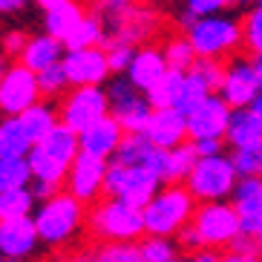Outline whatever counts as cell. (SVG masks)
Masks as SVG:
<instances>
[{"label":"cell","instance_id":"cell-1","mask_svg":"<svg viewBox=\"0 0 262 262\" xmlns=\"http://www.w3.org/2000/svg\"><path fill=\"white\" fill-rule=\"evenodd\" d=\"M32 219H35V228H38L40 245L61 248L81 233V228L86 222V208L70 190H55L52 196L38 202Z\"/></svg>","mask_w":262,"mask_h":262},{"label":"cell","instance_id":"cell-2","mask_svg":"<svg viewBox=\"0 0 262 262\" xmlns=\"http://www.w3.org/2000/svg\"><path fill=\"white\" fill-rule=\"evenodd\" d=\"M141 213H144V233L176 236L196 213V199L179 182V185L159 187V193L141 208Z\"/></svg>","mask_w":262,"mask_h":262},{"label":"cell","instance_id":"cell-3","mask_svg":"<svg viewBox=\"0 0 262 262\" xmlns=\"http://www.w3.org/2000/svg\"><path fill=\"white\" fill-rule=\"evenodd\" d=\"M90 233L101 242H136L144 233V213L127 202L107 196L93 202V210L86 213Z\"/></svg>","mask_w":262,"mask_h":262},{"label":"cell","instance_id":"cell-4","mask_svg":"<svg viewBox=\"0 0 262 262\" xmlns=\"http://www.w3.org/2000/svg\"><path fill=\"white\" fill-rule=\"evenodd\" d=\"M239 182V173L233 167L231 156L213 153V156H199L193 170L187 173L185 187L193 193L196 202H219L228 199Z\"/></svg>","mask_w":262,"mask_h":262},{"label":"cell","instance_id":"cell-5","mask_svg":"<svg viewBox=\"0 0 262 262\" xmlns=\"http://www.w3.org/2000/svg\"><path fill=\"white\" fill-rule=\"evenodd\" d=\"M185 35L190 38L196 55L202 58H225L239 49L242 43V24L236 17L225 15H205L196 17L190 26H185Z\"/></svg>","mask_w":262,"mask_h":262},{"label":"cell","instance_id":"cell-6","mask_svg":"<svg viewBox=\"0 0 262 262\" xmlns=\"http://www.w3.org/2000/svg\"><path fill=\"white\" fill-rule=\"evenodd\" d=\"M164 182L144 164H121L110 162L107 179H104V196H116L133 208H144L153 199Z\"/></svg>","mask_w":262,"mask_h":262},{"label":"cell","instance_id":"cell-7","mask_svg":"<svg viewBox=\"0 0 262 262\" xmlns=\"http://www.w3.org/2000/svg\"><path fill=\"white\" fill-rule=\"evenodd\" d=\"M104 90L110 98V116L127 133H144V124L150 121V113H153V104L147 101V95L127 75H113Z\"/></svg>","mask_w":262,"mask_h":262},{"label":"cell","instance_id":"cell-8","mask_svg":"<svg viewBox=\"0 0 262 262\" xmlns=\"http://www.w3.org/2000/svg\"><path fill=\"white\" fill-rule=\"evenodd\" d=\"M196 231L205 239V248H231L233 239L242 233V222L233 208V202H199V208L190 219Z\"/></svg>","mask_w":262,"mask_h":262},{"label":"cell","instance_id":"cell-9","mask_svg":"<svg viewBox=\"0 0 262 262\" xmlns=\"http://www.w3.org/2000/svg\"><path fill=\"white\" fill-rule=\"evenodd\" d=\"M58 116L67 127L75 133L86 130L98 118L110 116V98L104 84H86V86H72L70 93H63V101L58 107Z\"/></svg>","mask_w":262,"mask_h":262},{"label":"cell","instance_id":"cell-10","mask_svg":"<svg viewBox=\"0 0 262 262\" xmlns=\"http://www.w3.org/2000/svg\"><path fill=\"white\" fill-rule=\"evenodd\" d=\"M35 101H40L38 72L29 70L26 63H9L6 72L0 75V113L3 116H20Z\"/></svg>","mask_w":262,"mask_h":262},{"label":"cell","instance_id":"cell-11","mask_svg":"<svg viewBox=\"0 0 262 262\" xmlns=\"http://www.w3.org/2000/svg\"><path fill=\"white\" fill-rule=\"evenodd\" d=\"M107 167L110 159H101V156L93 153H81L75 156V162L70 164V173H67V190L81 199L84 205H93V202L101 199L104 193V179H107Z\"/></svg>","mask_w":262,"mask_h":262},{"label":"cell","instance_id":"cell-12","mask_svg":"<svg viewBox=\"0 0 262 262\" xmlns=\"http://www.w3.org/2000/svg\"><path fill=\"white\" fill-rule=\"evenodd\" d=\"M231 113L233 107L222 95L210 93L202 104H196L187 113V139H225Z\"/></svg>","mask_w":262,"mask_h":262},{"label":"cell","instance_id":"cell-13","mask_svg":"<svg viewBox=\"0 0 262 262\" xmlns=\"http://www.w3.org/2000/svg\"><path fill=\"white\" fill-rule=\"evenodd\" d=\"M40 245L32 216H0V254L9 262H26Z\"/></svg>","mask_w":262,"mask_h":262},{"label":"cell","instance_id":"cell-14","mask_svg":"<svg viewBox=\"0 0 262 262\" xmlns=\"http://www.w3.org/2000/svg\"><path fill=\"white\" fill-rule=\"evenodd\" d=\"M63 70H67V78H70V86L107 84L110 75H113L104 47L67 49L63 52Z\"/></svg>","mask_w":262,"mask_h":262},{"label":"cell","instance_id":"cell-15","mask_svg":"<svg viewBox=\"0 0 262 262\" xmlns=\"http://www.w3.org/2000/svg\"><path fill=\"white\" fill-rule=\"evenodd\" d=\"M231 202L239 213L242 231L251 233L262 254V173L256 176H242L231 193Z\"/></svg>","mask_w":262,"mask_h":262},{"label":"cell","instance_id":"cell-16","mask_svg":"<svg viewBox=\"0 0 262 262\" xmlns=\"http://www.w3.org/2000/svg\"><path fill=\"white\" fill-rule=\"evenodd\" d=\"M219 95H222L233 110L251 107L254 98L259 95V81H256L254 61H248V58H233V61L225 67V78H222V86H219Z\"/></svg>","mask_w":262,"mask_h":262},{"label":"cell","instance_id":"cell-17","mask_svg":"<svg viewBox=\"0 0 262 262\" xmlns=\"http://www.w3.org/2000/svg\"><path fill=\"white\" fill-rule=\"evenodd\" d=\"M113 35L110 38L127 40L133 47H141L159 32V15L153 9H141V6H127V9H116V17H113Z\"/></svg>","mask_w":262,"mask_h":262},{"label":"cell","instance_id":"cell-18","mask_svg":"<svg viewBox=\"0 0 262 262\" xmlns=\"http://www.w3.org/2000/svg\"><path fill=\"white\" fill-rule=\"evenodd\" d=\"M144 136L159 147H179L187 141V116L179 107H153Z\"/></svg>","mask_w":262,"mask_h":262},{"label":"cell","instance_id":"cell-19","mask_svg":"<svg viewBox=\"0 0 262 262\" xmlns=\"http://www.w3.org/2000/svg\"><path fill=\"white\" fill-rule=\"evenodd\" d=\"M124 136H127V130H124L113 116L98 118V121L90 124L86 130L78 133L81 150H84V153H93V156H101V159H113Z\"/></svg>","mask_w":262,"mask_h":262},{"label":"cell","instance_id":"cell-20","mask_svg":"<svg viewBox=\"0 0 262 262\" xmlns=\"http://www.w3.org/2000/svg\"><path fill=\"white\" fill-rule=\"evenodd\" d=\"M167 70L170 67H167V61H164L162 49L150 47V43H141V47L136 49V55H133V61H130V67H127L124 75L130 78L141 93H147V90H150V86H153Z\"/></svg>","mask_w":262,"mask_h":262},{"label":"cell","instance_id":"cell-21","mask_svg":"<svg viewBox=\"0 0 262 262\" xmlns=\"http://www.w3.org/2000/svg\"><path fill=\"white\" fill-rule=\"evenodd\" d=\"M63 52H67L63 40L49 35V32H43V35H35V38L26 40L24 52L17 55V58H20V63H26L29 70L40 72V70H47V67H52V63H61Z\"/></svg>","mask_w":262,"mask_h":262},{"label":"cell","instance_id":"cell-22","mask_svg":"<svg viewBox=\"0 0 262 262\" xmlns=\"http://www.w3.org/2000/svg\"><path fill=\"white\" fill-rule=\"evenodd\" d=\"M225 141L231 147H259L262 144V124L251 113V107H236L231 113Z\"/></svg>","mask_w":262,"mask_h":262},{"label":"cell","instance_id":"cell-23","mask_svg":"<svg viewBox=\"0 0 262 262\" xmlns=\"http://www.w3.org/2000/svg\"><path fill=\"white\" fill-rule=\"evenodd\" d=\"M38 147L47 156H52L55 162H61V164L70 167V164L75 162V156L81 153V139H78V133L72 130V127H67V124L61 121L49 136H43V139L38 141Z\"/></svg>","mask_w":262,"mask_h":262},{"label":"cell","instance_id":"cell-24","mask_svg":"<svg viewBox=\"0 0 262 262\" xmlns=\"http://www.w3.org/2000/svg\"><path fill=\"white\" fill-rule=\"evenodd\" d=\"M32 147H35V141H32V136L26 133L20 116H6L0 121V156L26 159Z\"/></svg>","mask_w":262,"mask_h":262},{"label":"cell","instance_id":"cell-25","mask_svg":"<svg viewBox=\"0 0 262 262\" xmlns=\"http://www.w3.org/2000/svg\"><path fill=\"white\" fill-rule=\"evenodd\" d=\"M84 15L86 12L81 9V3H75V0H67V3H58V6H52V9H43V32H49V35L63 40L78 26V20Z\"/></svg>","mask_w":262,"mask_h":262},{"label":"cell","instance_id":"cell-26","mask_svg":"<svg viewBox=\"0 0 262 262\" xmlns=\"http://www.w3.org/2000/svg\"><path fill=\"white\" fill-rule=\"evenodd\" d=\"M20 121H24L26 133L32 136V141L38 144L43 136H49V133L61 124V116H58V110H55L52 104H47V101H35L29 110L20 113Z\"/></svg>","mask_w":262,"mask_h":262},{"label":"cell","instance_id":"cell-27","mask_svg":"<svg viewBox=\"0 0 262 262\" xmlns=\"http://www.w3.org/2000/svg\"><path fill=\"white\" fill-rule=\"evenodd\" d=\"M107 43V32H104V20L101 15H84L78 20V26L63 38L67 49H86V47H104Z\"/></svg>","mask_w":262,"mask_h":262},{"label":"cell","instance_id":"cell-28","mask_svg":"<svg viewBox=\"0 0 262 262\" xmlns=\"http://www.w3.org/2000/svg\"><path fill=\"white\" fill-rule=\"evenodd\" d=\"M185 75H187V70H167L144 93L147 101H150L153 107H176L179 95H182V86H185Z\"/></svg>","mask_w":262,"mask_h":262},{"label":"cell","instance_id":"cell-29","mask_svg":"<svg viewBox=\"0 0 262 262\" xmlns=\"http://www.w3.org/2000/svg\"><path fill=\"white\" fill-rule=\"evenodd\" d=\"M26 159H29V167H32V182H47V185H55V187H61L67 182L70 167L61 162H55L52 156H47L38 144L29 150Z\"/></svg>","mask_w":262,"mask_h":262},{"label":"cell","instance_id":"cell-30","mask_svg":"<svg viewBox=\"0 0 262 262\" xmlns=\"http://www.w3.org/2000/svg\"><path fill=\"white\" fill-rule=\"evenodd\" d=\"M32 185V167L29 159H15V156H0V193L17 190V187Z\"/></svg>","mask_w":262,"mask_h":262},{"label":"cell","instance_id":"cell-31","mask_svg":"<svg viewBox=\"0 0 262 262\" xmlns=\"http://www.w3.org/2000/svg\"><path fill=\"white\" fill-rule=\"evenodd\" d=\"M179 242L176 236H159V233H147L139 242V254L144 262H170L173 256H179Z\"/></svg>","mask_w":262,"mask_h":262},{"label":"cell","instance_id":"cell-32","mask_svg":"<svg viewBox=\"0 0 262 262\" xmlns=\"http://www.w3.org/2000/svg\"><path fill=\"white\" fill-rule=\"evenodd\" d=\"M162 52H164V61H167L170 70H190L193 61L199 58L187 35H176V38H167V40H164V47H162Z\"/></svg>","mask_w":262,"mask_h":262},{"label":"cell","instance_id":"cell-33","mask_svg":"<svg viewBox=\"0 0 262 262\" xmlns=\"http://www.w3.org/2000/svg\"><path fill=\"white\" fill-rule=\"evenodd\" d=\"M35 208H38V199H35L32 187L0 193V216H32Z\"/></svg>","mask_w":262,"mask_h":262},{"label":"cell","instance_id":"cell-34","mask_svg":"<svg viewBox=\"0 0 262 262\" xmlns=\"http://www.w3.org/2000/svg\"><path fill=\"white\" fill-rule=\"evenodd\" d=\"M196 150H193L190 141H185V144L179 147H170V179L167 185H179V182H185L187 173L193 170V164H196Z\"/></svg>","mask_w":262,"mask_h":262},{"label":"cell","instance_id":"cell-35","mask_svg":"<svg viewBox=\"0 0 262 262\" xmlns=\"http://www.w3.org/2000/svg\"><path fill=\"white\" fill-rule=\"evenodd\" d=\"M190 75H196L202 81V84L208 86L210 93H219V86H222V78H225V67H222V58H196L193 61Z\"/></svg>","mask_w":262,"mask_h":262},{"label":"cell","instance_id":"cell-36","mask_svg":"<svg viewBox=\"0 0 262 262\" xmlns=\"http://www.w3.org/2000/svg\"><path fill=\"white\" fill-rule=\"evenodd\" d=\"M38 84H40V95H47V98H58V95L67 93L70 78H67V70H63V61L52 63V67H47V70H40L38 72Z\"/></svg>","mask_w":262,"mask_h":262},{"label":"cell","instance_id":"cell-37","mask_svg":"<svg viewBox=\"0 0 262 262\" xmlns=\"http://www.w3.org/2000/svg\"><path fill=\"white\" fill-rule=\"evenodd\" d=\"M136 49H139V47H133V43H127V40H118V38H110V35H107L104 52H107V61H110L113 75H124V72H127L133 55H136Z\"/></svg>","mask_w":262,"mask_h":262},{"label":"cell","instance_id":"cell-38","mask_svg":"<svg viewBox=\"0 0 262 262\" xmlns=\"http://www.w3.org/2000/svg\"><path fill=\"white\" fill-rule=\"evenodd\" d=\"M242 43L254 58L262 55V9L254 6L242 20Z\"/></svg>","mask_w":262,"mask_h":262},{"label":"cell","instance_id":"cell-39","mask_svg":"<svg viewBox=\"0 0 262 262\" xmlns=\"http://www.w3.org/2000/svg\"><path fill=\"white\" fill-rule=\"evenodd\" d=\"M95 256H98V262H141L136 242H104L95 251Z\"/></svg>","mask_w":262,"mask_h":262},{"label":"cell","instance_id":"cell-40","mask_svg":"<svg viewBox=\"0 0 262 262\" xmlns=\"http://www.w3.org/2000/svg\"><path fill=\"white\" fill-rule=\"evenodd\" d=\"M231 6V0H185V12H182V26H190L196 17L205 15H219Z\"/></svg>","mask_w":262,"mask_h":262},{"label":"cell","instance_id":"cell-41","mask_svg":"<svg viewBox=\"0 0 262 262\" xmlns=\"http://www.w3.org/2000/svg\"><path fill=\"white\" fill-rule=\"evenodd\" d=\"M208 95H210L208 86L202 84L196 75H190V72H187V75H185V86H182V95H179V104H176V107L187 116V113H190L196 104H202V101L208 98Z\"/></svg>","mask_w":262,"mask_h":262},{"label":"cell","instance_id":"cell-42","mask_svg":"<svg viewBox=\"0 0 262 262\" xmlns=\"http://www.w3.org/2000/svg\"><path fill=\"white\" fill-rule=\"evenodd\" d=\"M231 162H233V167H236L239 179H242V176H256V173H262L259 147H233Z\"/></svg>","mask_w":262,"mask_h":262},{"label":"cell","instance_id":"cell-43","mask_svg":"<svg viewBox=\"0 0 262 262\" xmlns=\"http://www.w3.org/2000/svg\"><path fill=\"white\" fill-rule=\"evenodd\" d=\"M176 242H179V248H182L185 254H196V251L205 248V239H202V233L196 231V225L193 222H187L185 228L176 233Z\"/></svg>","mask_w":262,"mask_h":262},{"label":"cell","instance_id":"cell-44","mask_svg":"<svg viewBox=\"0 0 262 262\" xmlns=\"http://www.w3.org/2000/svg\"><path fill=\"white\" fill-rule=\"evenodd\" d=\"M26 35L20 29H9V32H3V38H0V49L6 55H20L24 52V47H26Z\"/></svg>","mask_w":262,"mask_h":262},{"label":"cell","instance_id":"cell-45","mask_svg":"<svg viewBox=\"0 0 262 262\" xmlns=\"http://www.w3.org/2000/svg\"><path fill=\"white\" fill-rule=\"evenodd\" d=\"M196 156H213V153H222V144L225 139H190Z\"/></svg>","mask_w":262,"mask_h":262},{"label":"cell","instance_id":"cell-46","mask_svg":"<svg viewBox=\"0 0 262 262\" xmlns=\"http://www.w3.org/2000/svg\"><path fill=\"white\" fill-rule=\"evenodd\" d=\"M29 6V0H0V15H17V12H24Z\"/></svg>","mask_w":262,"mask_h":262},{"label":"cell","instance_id":"cell-47","mask_svg":"<svg viewBox=\"0 0 262 262\" xmlns=\"http://www.w3.org/2000/svg\"><path fill=\"white\" fill-rule=\"evenodd\" d=\"M32 193H35V199H47V196H52V193L55 190H58V187H55V185H47V182H32Z\"/></svg>","mask_w":262,"mask_h":262},{"label":"cell","instance_id":"cell-48","mask_svg":"<svg viewBox=\"0 0 262 262\" xmlns=\"http://www.w3.org/2000/svg\"><path fill=\"white\" fill-rule=\"evenodd\" d=\"M222 262H259V254H242V251H231L225 254Z\"/></svg>","mask_w":262,"mask_h":262},{"label":"cell","instance_id":"cell-49","mask_svg":"<svg viewBox=\"0 0 262 262\" xmlns=\"http://www.w3.org/2000/svg\"><path fill=\"white\" fill-rule=\"evenodd\" d=\"M95 3H98V6H107V9H113V12H116V9H127V6H133L136 0H95Z\"/></svg>","mask_w":262,"mask_h":262},{"label":"cell","instance_id":"cell-50","mask_svg":"<svg viewBox=\"0 0 262 262\" xmlns=\"http://www.w3.org/2000/svg\"><path fill=\"white\" fill-rule=\"evenodd\" d=\"M61 262H98V256H95V254H75V256L61 259Z\"/></svg>","mask_w":262,"mask_h":262},{"label":"cell","instance_id":"cell-51","mask_svg":"<svg viewBox=\"0 0 262 262\" xmlns=\"http://www.w3.org/2000/svg\"><path fill=\"white\" fill-rule=\"evenodd\" d=\"M251 113H254V116L259 118V124H262V93L254 98V104H251Z\"/></svg>","mask_w":262,"mask_h":262},{"label":"cell","instance_id":"cell-52","mask_svg":"<svg viewBox=\"0 0 262 262\" xmlns=\"http://www.w3.org/2000/svg\"><path fill=\"white\" fill-rule=\"evenodd\" d=\"M254 70H256V81H259V93H262V55L254 58Z\"/></svg>","mask_w":262,"mask_h":262},{"label":"cell","instance_id":"cell-53","mask_svg":"<svg viewBox=\"0 0 262 262\" xmlns=\"http://www.w3.org/2000/svg\"><path fill=\"white\" fill-rule=\"evenodd\" d=\"M40 9H52V6H58V3H67V0H35Z\"/></svg>","mask_w":262,"mask_h":262},{"label":"cell","instance_id":"cell-54","mask_svg":"<svg viewBox=\"0 0 262 262\" xmlns=\"http://www.w3.org/2000/svg\"><path fill=\"white\" fill-rule=\"evenodd\" d=\"M6 67H9V55L3 52V49H0V75L6 72Z\"/></svg>","mask_w":262,"mask_h":262},{"label":"cell","instance_id":"cell-55","mask_svg":"<svg viewBox=\"0 0 262 262\" xmlns=\"http://www.w3.org/2000/svg\"><path fill=\"white\" fill-rule=\"evenodd\" d=\"M248 3H256V0H231V6H248Z\"/></svg>","mask_w":262,"mask_h":262},{"label":"cell","instance_id":"cell-56","mask_svg":"<svg viewBox=\"0 0 262 262\" xmlns=\"http://www.w3.org/2000/svg\"><path fill=\"white\" fill-rule=\"evenodd\" d=\"M170 262H193V256H173Z\"/></svg>","mask_w":262,"mask_h":262},{"label":"cell","instance_id":"cell-57","mask_svg":"<svg viewBox=\"0 0 262 262\" xmlns=\"http://www.w3.org/2000/svg\"><path fill=\"white\" fill-rule=\"evenodd\" d=\"M259 164H262V144H259Z\"/></svg>","mask_w":262,"mask_h":262},{"label":"cell","instance_id":"cell-58","mask_svg":"<svg viewBox=\"0 0 262 262\" xmlns=\"http://www.w3.org/2000/svg\"><path fill=\"white\" fill-rule=\"evenodd\" d=\"M0 262H9V259H6V256H3V254H0Z\"/></svg>","mask_w":262,"mask_h":262},{"label":"cell","instance_id":"cell-59","mask_svg":"<svg viewBox=\"0 0 262 262\" xmlns=\"http://www.w3.org/2000/svg\"><path fill=\"white\" fill-rule=\"evenodd\" d=\"M256 6H259V9H262V0H256Z\"/></svg>","mask_w":262,"mask_h":262},{"label":"cell","instance_id":"cell-60","mask_svg":"<svg viewBox=\"0 0 262 262\" xmlns=\"http://www.w3.org/2000/svg\"><path fill=\"white\" fill-rule=\"evenodd\" d=\"M170 3H176V0H170Z\"/></svg>","mask_w":262,"mask_h":262},{"label":"cell","instance_id":"cell-61","mask_svg":"<svg viewBox=\"0 0 262 262\" xmlns=\"http://www.w3.org/2000/svg\"><path fill=\"white\" fill-rule=\"evenodd\" d=\"M141 262H144V259H141Z\"/></svg>","mask_w":262,"mask_h":262}]
</instances>
